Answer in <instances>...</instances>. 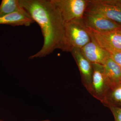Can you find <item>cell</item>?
Segmentation results:
<instances>
[{
	"label": "cell",
	"instance_id": "6da1fadb",
	"mask_svg": "<svg viewBox=\"0 0 121 121\" xmlns=\"http://www.w3.org/2000/svg\"><path fill=\"white\" fill-rule=\"evenodd\" d=\"M21 6L41 29L43 47L30 59L44 57L56 49H62L64 22L60 11L51 0H19Z\"/></svg>",
	"mask_w": 121,
	"mask_h": 121
},
{
	"label": "cell",
	"instance_id": "7a4b0ae2",
	"mask_svg": "<svg viewBox=\"0 0 121 121\" xmlns=\"http://www.w3.org/2000/svg\"><path fill=\"white\" fill-rule=\"evenodd\" d=\"M91 41V38L83 18L65 22L61 49L63 51L71 52L74 48L81 49Z\"/></svg>",
	"mask_w": 121,
	"mask_h": 121
},
{
	"label": "cell",
	"instance_id": "3957f363",
	"mask_svg": "<svg viewBox=\"0 0 121 121\" xmlns=\"http://www.w3.org/2000/svg\"><path fill=\"white\" fill-rule=\"evenodd\" d=\"M85 13L103 17L121 25V0H87Z\"/></svg>",
	"mask_w": 121,
	"mask_h": 121
},
{
	"label": "cell",
	"instance_id": "277c9868",
	"mask_svg": "<svg viewBox=\"0 0 121 121\" xmlns=\"http://www.w3.org/2000/svg\"><path fill=\"white\" fill-rule=\"evenodd\" d=\"M58 9L64 22L83 18L87 0H51Z\"/></svg>",
	"mask_w": 121,
	"mask_h": 121
},
{
	"label": "cell",
	"instance_id": "5b68a950",
	"mask_svg": "<svg viewBox=\"0 0 121 121\" xmlns=\"http://www.w3.org/2000/svg\"><path fill=\"white\" fill-rule=\"evenodd\" d=\"M87 28L91 39L108 50H121V29L98 31Z\"/></svg>",
	"mask_w": 121,
	"mask_h": 121
},
{
	"label": "cell",
	"instance_id": "8992f818",
	"mask_svg": "<svg viewBox=\"0 0 121 121\" xmlns=\"http://www.w3.org/2000/svg\"><path fill=\"white\" fill-rule=\"evenodd\" d=\"M93 73L89 93L102 103L110 89L107 82L103 65L92 63Z\"/></svg>",
	"mask_w": 121,
	"mask_h": 121
},
{
	"label": "cell",
	"instance_id": "52a82bcc",
	"mask_svg": "<svg viewBox=\"0 0 121 121\" xmlns=\"http://www.w3.org/2000/svg\"><path fill=\"white\" fill-rule=\"evenodd\" d=\"M82 18L87 27L98 31L121 29V25L101 16L84 13Z\"/></svg>",
	"mask_w": 121,
	"mask_h": 121
},
{
	"label": "cell",
	"instance_id": "ba28073f",
	"mask_svg": "<svg viewBox=\"0 0 121 121\" xmlns=\"http://www.w3.org/2000/svg\"><path fill=\"white\" fill-rule=\"evenodd\" d=\"M71 52L79 69L83 84L89 92L93 73L92 63L83 55L80 49L74 48Z\"/></svg>",
	"mask_w": 121,
	"mask_h": 121
},
{
	"label": "cell",
	"instance_id": "9c48e42d",
	"mask_svg": "<svg viewBox=\"0 0 121 121\" xmlns=\"http://www.w3.org/2000/svg\"><path fill=\"white\" fill-rule=\"evenodd\" d=\"M84 57L91 63L104 65L110 57L108 51L100 47L91 39V41L80 49Z\"/></svg>",
	"mask_w": 121,
	"mask_h": 121
},
{
	"label": "cell",
	"instance_id": "30bf717a",
	"mask_svg": "<svg viewBox=\"0 0 121 121\" xmlns=\"http://www.w3.org/2000/svg\"><path fill=\"white\" fill-rule=\"evenodd\" d=\"M103 66L104 73L110 89L121 84V68L110 57Z\"/></svg>",
	"mask_w": 121,
	"mask_h": 121
},
{
	"label": "cell",
	"instance_id": "8fae6325",
	"mask_svg": "<svg viewBox=\"0 0 121 121\" xmlns=\"http://www.w3.org/2000/svg\"><path fill=\"white\" fill-rule=\"evenodd\" d=\"M34 22L26 11L16 12L0 17V24L9 25L13 26H28Z\"/></svg>",
	"mask_w": 121,
	"mask_h": 121
},
{
	"label": "cell",
	"instance_id": "7c38bea8",
	"mask_svg": "<svg viewBox=\"0 0 121 121\" xmlns=\"http://www.w3.org/2000/svg\"><path fill=\"white\" fill-rule=\"evenodd\" d=\"M102 103L108 107H121V84L109 90Z\"/></svg>",
	"mask_w": 121,
	"mask_h": 121
},
{
	"label": "cell",
	"instance_id": "4fadbf2b",
	"mask_svg": "<svg viewBox=\"0 0 121 121\" xmlns=\"http://www.w3.org/2000/svg\"><path fill=\"white\" fill-rule=\"evenodd\" d=\"M19 0H2L0 6V17L16 12H24Z\"/></svg>",
	"mask_w": 121,
	"mask_h": 121
},
{
	"label": "cell",
	"instance_id": "5bb4252c",
	"mask_svg": "<svg viewBox=\"0 0 121 121\" xmlns=\"http://www.w3.org/2000/svg\"><path fill=\"white\" fill-rule=\"evenodd\" d=\"M111 58L121 68V50H108Z\"/></svg>",
	"mask_w": 121,
	"mask_h": 121
},
{
	"label": "cell",
	"instance_id": "9a60e30c",
	"mask_svg": "<svg viewBox=\"0 0 121 121\" xmlns=\"http://www.w3.org/2000/svg\"><path fill=\"white\" fill-rule=\"evenodd\" d=\"M108 108L112 113L115 121H121V107L111 106Z\"/></svg>",
	"mask_w": 121,
	"mask_h": 121
},
{
	"label": "cell",
	"instance_id": "2e32d148",
	"mask_svg": "<svg viewBox=\"0 0 121 121\" xmlns=\"http://www.w3.org/2000/svg\"><path fill=\"white\" fill-rule=\"evenodd\" d=\"M51 121L50 120H48V119H47V120H43V121Z\"/></svg>",
	"mask_w": 121,
	"mask_h": 121
},
{
	"label": "cell",
	"instance_id": "e0dca14e",
	"mask_svg": "<svg viewBox=\"0 0 121 121\" xmlns=\"http://www.w3.org/2000/svg\"><path fill=\"white\" fill-rule=\"evenodd\" d=\"M0 121H3V120H0Z\"/></svg>",
	"mask_w": 121,
	"mask_h": 121
}]
</instances>
